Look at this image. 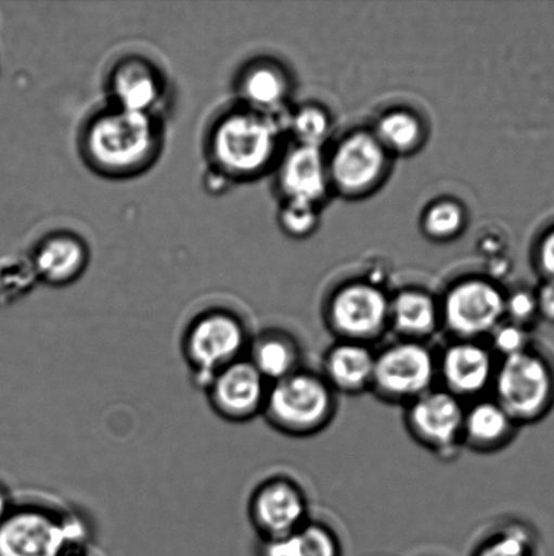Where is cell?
I'll use <instances>...</instances> for the list:
<instances>
[{
  "instance_id": "7c38bea8",
  "label": "cell",
  "mask_w": 554,
  "mask_h": 556,
  "mask_svg": "<svg viewBox=\"0 0 554 556\" xmlns=\"http://www.w3.org/2000/svg\"><path fill=\"white\" fill-rule=\"evenodd\" d=\"M465 408L460 397L447 390H430L410 403L407 422L422 444L448 454L464 434Z\"/></svg>"
},
{
  "instance_id": "7a4b0ae2",
  "label": "cell",
  "mask_w": 554,
  "mask_h": 556,
  "mask_svg": "<svg viewBox=\"0 0 554 556\" xmlns=\"http://www.w3.org/2000/svg\"><path fill=\"white\" fill-rule=\"evenodd\" d=\"M86 517L40 504H15L0 522V556H67L89 548Z\"/></svg>"
},
{
  "instance_id": "484cf974",
  "label": "cell",
  "mask_w": 554,
  "mask_h": 556,
  "mask_svg": "<svg viewBox=\"0 0 554 556\" xmlns=\"http://www.w3.org/2000/svg\"><path fill=\"white\" fill-rule=\"evenodd\" d=\"M292 127L302 146L319 147L328 134V118L320 109L307 108L292 119Z\"/></svg>"
},
{
  "instance_id": "83f0119b",
  "label": "cell",
  "mask_w": 554,
  "mask_h": 556,
  "mask_svg": "<svg viewBox=\"0 0 554 556\" xmlns=\"http://www.w3.org/2000/svg\"><path fill=\"white\" fill-rule=\"evenodd\" d=\"M493 351L501 354L502 359L515 356L529 349V334L525 327L512 324H501L491 332Z\"/></svg>"
},
{
  "instance_id": "f546056e",
  "label": "cell",
  "mask_w": 554,
  "mask_h": 556,
  "mask_svg": "<svg viewBox=\"0 0 554 556\" xmlns=\"http://www.w3.org/2000/svg\"><path fill=\"white\" fill-rule=\"evenodd\" d=\"M510 316L512 324L526 326L539 315L536 294L528 291H517L504 300V315Z\"/></svg>"
},
{
  "instance_id": "ffe728a7",
  "label": "cell",
  "mask_w": 554,
  "mask_h": 556,
  "mask_svg": "<svg viewBox=\"0 0 554 556\" xmlns=\"http://www.w3.org/2000/svg\"><path fill=\"white\" fill-rule=\"evenodd\" d=\"M517 422L497 401H480L465 410L463 439L477 450L506 444Z\"/></svg>"
},
{
  "instance_id": "e0dca14e",
  "label": "cell",
  "mask_w": 554,
  "mask_h": 556,
  "mask_svg": "<svg viewBox=\"0 0 554 556\" xmlns=\"http://www.w3.org/2000/svg\"><path fill=\"white\" fill-rule=\"evenodd\" d=\"M374 365L376 354L366 343L342 340L324 358V380L333 390L357 394L371 389Z\"/></svg>"
},
{
  "instance_id": "7402d4cb",
  "label": "cell",
  "mask_w": 554,
  "mask_h": 556,
  "mask_svg": "<svg viewBox=\"0 0 554 556\" xmlns=\"http://www.w3.org/2000/svg\"><path fill=\"white\" fill-rule=\"evenodd\" d=\"M259 556H340V547L327 527L309 522L292 535L262 541Z\"/></svg>"
},
{
  "instance_id": "1f68e13d",
  "label": "cell",
  "mask_w": 554,
  "mask_h": 556,
  "mask_svg": "<svg viewBox=\"0 0 554 556\" xmlns=\"http://www.w3.org/2000/svg\"><path fill=\"white\" fill-rule=\"evenodd\" d=\"M541 265L545 274L551 277L554 282V232L546 238L541 249Z\"/></svg>"
},
{
  "instance_id": "f1b7e54d",
  "label": "cell",
  "mask_w": 554,
  "mask_h": 556,
  "mask_svg": "<svg viewBox=\"0 0 554 556\" xmlns=\"http://www.w3.org/2000/svg\"><path fill=\"white\" fill-rule=\"evenodd\" d=\"M281 220L287 232L304 236L317 226L318 215L313 204L289 200V204L282 211Z\"/></svg>"
},
{
  "instance_id": "6da1fadb",
  "label": "cell",
  "mask_w": 554,
  "mask_h": 556,
  "mask_svg": "<svg viewBox=\"0 0 554 556\" xmlns=\"http://www.w3.org/2000/svg\"><path fill=\"white\" fill-rule=\"evenodd\" d=\"M162 130L152 114L105 109L87 124L83 151L87 162L107 176L143 170L160 149Z\"/></svg>"
},
{
  "instance_id": "d6986e66",
  "label": "cell",
  "mask_w": 554,
  "mask_h": 556,
  "mask_svg": "<svg viewBox=\"0 0 554 556\" xmlns=\"http://www.w3.org/2000/svg\"><path fill=\"white\" fill-rule=\"evenodd\" d=\"M246 358L271 384L295 374L300 356L292 337L269 330L252 337Z\"/></svg>"
},
{
  "instance_id": "5b68a950",
  "label": "cell",
  "mask_w": 554,
  "mask_h": 556,
  "mask_svg": "<svg viewBox=\"0 0 554 556\" xmlns=\"http://www.w3.org/2000/svg\"><path fill=\"white\" fill-rule=\"evenodd\" d=\"M334 413V392L320 376L296 370L269 387L262 416L286 434H311Z\"/></svg>"
},
{
  "instance_id": "4dcf8cb0",
  "label": "cell",
  "mask_w": 554,
  "mask_h": 556,
  "mask_svg": "<svg viewBox=\"0 0 554 556\" xmlns=\"http://www.w3.org/2000/svg\"><path fill=\"white\" fill-rule=\"evenodd\" d=\"M536 299L539 314L545 319L554 321V282L551 281L542 287L539 294H536Z\"/></svg>"
},
{
  "instance_id": "ac0fdd59",
  "label": "cell",
  "mask_w": 554,
  "mask_h": 556,
  "mask_svg": "<svg viewBox=\"0 0 554 556\" xmlns=\"http://www.w3.org/2000/svg\"><path fill=\"white\" fill-rule=\"evenodd\" d=\"M281 187L293 201L314 204L327 189V170L319 147L301 146L287 155L281 172Z\"/></svg>"
},
{
  "instance_id": "ba28073f",
  "label": "cell",
  "mask_w": 554,
  "mask_h": 556,
  "mask_svg": "<svg viewBox=\"0 0 554 556\" xmlns=\"http://www.w3.org/2000/svg\"><path fill=\"white\" fill-rule=\"evenodd\" d=\"M270 383L246 357L214 376L204 390L211 410L222 421L244 424L263 413Z\"/></svg>"
},
{
  "instance_id": "4fadbf2b",
  "label": "cell",
  "mask_w": 554,
  "mask_h": 556,
  "mask_svg": "<svg viewBox=\"0 0 554 556\" xmlns=\"http://www.w3.org/2000/svg\"><path fill=\"white\" fill-rule=\"evenodd\" d=\"M438 372L453 395L476 396L493 383L497 367L490 349L476 341L460 340L445 351Z\"/></svg>"
},
{
  "instance_id": "30bf717a",
  "label": "cell",
  "mask_w": 554,
  "mask_h": 556,
  "mask_svg": "<svg viewBox=\"0 0 554 556\" xmlns=\"http://www.w3.org/2000/svg\"><path fill=\"white\" fill-rule=\"evenodd\" d=\"M248 519L262 541L292 535L306 521L307 501L289 479L273 477L254 489L248 500Z\"/></svg>"
},
{
  "instance_id": "2e32d148",
  "label": "cell",
  "mask_w": 554,
  "mask_h": 556,
  "mask_svg": "<svg viewBox=\"0 0 554 556\" xmlns=\"http://www.w3.org/2000/svg\"><path fill=\"white\" fill-rule=\"evenodd\" d=\"M384 163L382 143L371 135L356 134L336 150L331 173L342 189L356 192L376 181Z\"/></svg>"
},
{
  "instance_id": "d6a6232c",
  "label": "cell",
  "mask_w": 554,
  "mask_h": 556,
  "mask_svg": "<svg viewBox=\"0 0 554 556\" xmlns=\"http://www.w3.org/2000/svg\"><path fill=\"white\" fill-rule=\"evenodd\" d=\"M15 504L16 503L13 494L10 492V489L5 486L3 482H0V522L10 515V511L13 510Z\"/></svg>"
},
{
  "instance_id": "8fae6325",
  "label": "cell",
  "mask_w": 554,
  "mask_h": 556,
  "mask_svg": "<svg viewBox=\"0 0 554 556\" xmlns=\"http://www.w3.org/2000/svg\"><path fill=\"white\" fill-rule=\"evenodd\" d=\"M330 324L345 341L376 340L389 321V302L382 289L352 283L340 289L330 304Z\"/></svg>"
},
{
  "instance_id": "603a6c76",
  "label": "cell",
  "mask_w": 554,
  "mask_h": 556,
  "mask_svg": "<svg viewBox=\"0 0 554 556\" xmlns=\"http://www.w3.org/2000/svg\"><path fill=\"white\" fill-rule=\"evenodd\" d=\"M239 94L252 111L269 114L280 108L285 96V81L269 65H254L239 81Z\"/></svg>"
},
{
  "instance_id": "836d02e7",
  "label": "cell",
  "mask_w": 554,
  "mask_h": 556,
  "mask_svg": "<svg viewBox=\"0 0 554 556\" xmlns=\"http://www.w3.org/2000/svg\"><path fill=\"white\" fill-rule=\"evenodd\" d=\"M67 556H94V555H91L90 549L86 548V549H79V552L70 553Z\"/></svg>"
},
{
  "instance_id": "cb8c5ba5",
  "label": "cell",
  "mask_w": 554,
  "mask_h": 556,
  "mask_svg": "<svg viewBox=\"0 0 554 556\" xmlns=\"http://www.w3.org/2000/svg\"><path fill=\"white\" fill-rule=\"evenodd\" d=\"M421 125L414 116L395 112L385 116L378 124L379 143L398 151L411 149L420 139Z\"/></svg>"
},
{
  "instance_id": "277c9868",
  "label": "cell",
  "mask_w": 554,
  "mask_h": 556,
  "mask_svg": "<svg viewBox=\"0 0 554 556\" xmlns=\"http://www.w3.org/2000/svg\"><path fill=\"white\" fill-rule=\"evenodd\" d=\"M249 341L246 325L233 311L216 307L195 315L181 340L194 386L204 391L221 369L246 357Z\"/></svg>"
},
{
  "instance_id": "d4e9b609",
  "label": "cell",
  "mask_w": 554,
  "mask_h": 556,
  "mask_svg": "<svg viewBox=\"0 0 554 556\" xmlns=\"http://www.w3.org/2000/svg\"><path fill=\"white\" fill-rule=\"evenodd\" d=\"M475 556H533V544L523 528L510 527L482 544Z\"/></svg>"
},
{
  "instance_id": "52a82bcc",
  "label": "cell",
  "mask_w": 554,
  "mask_h": 556,
  "mask_svg": "<svg viewBox=\"0 0 554 556\" xmlns=\"http://www.w3.org/2000/svg\"><path fill=\"white\" fill-rule=\"evenodd\" d=\"M438 362L421 341H400L376 354L372 387L392 402H412L433 390Z\"/></svg>"
},
{
  "instance_id": "44dd1931",
  "label": "cell",
  "mask_w": 554,
  "mask_h": 556,
  "mask_svg": "<svg viewBox=\"0 0 554 556\" xmlns=\"http://www.w3.org/2000/svg\"><path fill=\"white\" fill-rule=\"evenodd\" d=\"M438 309L427 293L401 292L389 303V321L409 341H421L437 329Z\"/></svg>"
},
{
  "instance_id": "5bb4252c",
  "label": "cell",
  "mask_w": 554,
  "mask_h": 556,
  "mask_svg": "<svg viewBox=\"0 0 554 556\" xmlns=\"http://www.w3.org/2000/svg\"><path fill=\"white\" fill-rule=\"evenodd\" d=\"M108 94L113 106L155 116V109L165 96V85L159 71L149 62L128 58L118 63L108 76Z\"/></svg>"
},
{
  "instance_id": "9a60e30c",
  "label": "cell",
  "mask_w": 554,
  "mask_h": 556,
  "mask_svg": "<svg viewBox=\"0 0 554 556\" xmlns=\"http://www.w3.org/2000/svg\"><path fill=\"white\" fill-rule=\"evenodd\" d=\"M89 263L86 244L69 233H53L37 244L31 269L38 280L51 287H65L83 275Z\"/></svg>"
},
{
  "instance_id": "8992f818",
  "label": "cell",
  "mask_w": 554,
  "mask_h": 556,
  "mask_svg": "<svg viewBox=\"0 0 554 556\" xmlns=\"http://www.w3.org/2000/svg\"><path fill=\"white\" fill-rule=\"evenodd\" d=\"M492 384L495 387V401L517 424L531 422L544 416L554 397L552 369L530 349L503 358Z\"/></svg>"
},
{
  "instance_id": "4316f807",
  "label": "cell",
  "mask_w": 554,
  "mask_h": 556,
  "mask_svg": "<svg viewBox=\"0 0 554 556\" xmlns=\"http://www.w3.org/2000/svg\"><path fill=\"white\" fill-rule=\"evenodd\" d=\"M463 220V210L458 204L439 203L428 210L425 227L431 237L448 238L460 230Z\"/></svg>"
},
{
  "instance_id": "3957f363",
  "label": "cell",
  "mask_w": 554,
  "mask_h": 556,
  "mask_svg": "<svg viewBox=\"0 0 554 556\" xmlns=\"http://www.w3.org/2000/svg\"><path fill=\"white\" fill-rule=\"evenodd\" d=\"M279 128L269 114L239 109L217 119L209 135V155L222 178H249L269 165Z\"/></svg>"
},
{
  "instance_id": "9c48e42d",
  "label": "cell",
  "mask_w": 554,
  "mask_h": 556,
  "mask_svg": "<svg viewBox=\"0 0 554 556\" xmlns=\"http://www.w3.org/2000/svg\"><path fill=\"white\" fill-rule=\"evenodd\" d=\"M504 300L506 298L490 282H461L445 299V324L460 340L476 341L491 334L502 324Z\"/></svg>"
}]
</instances>
